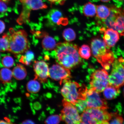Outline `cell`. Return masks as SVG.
I'll use <instances>...</instances> for the list:
<instances>
[{"instance_id":"cell-1","label":"cell","mask_w":124,"mask_h":124,"mask_svg":"<svg viewBox=\"0 0 124 124\" xmlns=\"http://www.w3.org/2000/svg\"><path fill=\"white\" fill-rule=\"evenodd\" d=\"M78 46L68 42L60 43L54 49V55L58 64L71 69L80 64L81 61Z\"/></svg>"},{"instance_id":"cell-2","label":"cell","mask_w":124,"mask_h":124,"mask_svg":"<svg viewBox=\"0 0 124 124\" xmlns=\"http://www.w3.org/2000/svg\"><path fill=\"white\" fill-rule=\"evenodd\" d=\"M91 47L93 55L105 70L109 69L114 61L115 57L112 51L108 48L103 40L94 38L92 40Z\"/></svg>"},{"instance_id":"cell-3","label":"cell","mask_w":124,"mask_h":124,"mask_svg":"<svg viewBox=\"0 0 124 124\" xmlns=\"http://www.w3.org/2000/svg\"><path fill=\"white\" fill-rule=\"evenodd\" d=\"M61 89L64 100L75 105L79 100H86L88 89L85 85L70 80H64Z\"/></svg>"},{"instance_id":"cell-4","label":"cell","mask_w":124,"mask_h":124,"mask_svg":"<svg viewBox=\"0 0 124 124\" xmlns=\"http://www.w3.org/2000/svg\"><path fill=\"white\" fill-rule=\"evenodd\" d=\"M9 32L10 35H9L8 52L17 55L27 52L30 45L27 38V34L25 31L20 30L15 31L13 29L10 28Z\"/></svg>"},{"instance_id":"cell-5","label":"cell","mask_w":124,"mask_h":124,"mask_svg":"<svg viewBox=\"0 0 124 124\" xmlns=\"http://www.w3.org/2000/svg\"><path fill=\"white\" fill-rule=\"evenodd\" d=\"M113 113H108L106 109L88 108L80 116L81 121L86 124H109Z\"/></svg>"},{"instance_id":"cell-6","label":"cell","mask_w":124,"mask_h":124,"mask_svg":"<svg viewBox=\"0 0 124 124\" xmlns=\"http://www.w3.org/2000/svg\"><path fill=\"white\" fill-rule=\"evenodd\" d=\"M111 8L110 15L103 22L108 28L114 29L119 35L124 36V12L115 7Z\"/></svg>"},{"instance_id":"cell-7","label":"cell","mask_w":124,"mask_h":124,"mask_svg":"<svg viewBox=\"0 0 124 124\" xmlns=\"http://www.w3.org/2000/svg\"><path fill=\"white\" fill-rule=\"evenodd\" d=\"M124 59L122 58L115 60L108 76L109 85L120 89L124 85Z\"/></svg>"},{"instance_id":"cell-8","label":"cell","mask_w":124,"mask_h":124,"mask_svg":"<svg viewBox=\"0 0 124 124\" xmlns=\"http://www.w3.org/2000/svg\"><path fill=\"white\" fill-rule=\"evenodd\" d=\"M108 76V73L104 69H99L94 71L90 78V89L99 93L103 91L109 85Z\"/></svg>"},{"instance_id":"cell-9","label":"cell","mask_w":124,"mask_h":124,"mask_svg":"<svg viewBox=\"0 0 124 124\" xmlns=\"http://www.w3.org/2000/svg\"><path fill=\"white\" fill-rule=\"evenodd\" d=\"M61 111L62 120L66 124H79L81 122V117L74 105L64 100Z\"/></svg>"},{"instance_id":"cell-10","label":"cell","mask_w":124,"mask_h":124,"mask_svg":"<svg viewBox=\"0 0 124 124\" xmlns=\"http://www.w3.org/2000/svg\"><path fill=\"white\" fill-rule=\"evenodd\" d=\"M86 100L88 108H99L106 109L108 108L106 100L101 97L99 93L92 89L88 90Z\"/></svg>"},{"instance_id":"cell-11","label":"cell","mask_w":124,"mask_h":124,"mask_svg":"<svg viewBox=\"0 0 124 124\" xmlns=\"http://www.w3.org/2000/svg\"><path fill=\"white\" fill-rule=\"evenodd\" d=\"M49 77L61 84L64 80L70 79L71 73L69 69L57 63L49 69Z\"/></svg>"},{"instance_id":"cell-12","label":"cell","mask_w":124,"mask_h":124,"mask_svg":"<svg viewBox=\"0 0 124 124\" xmlns=\"http://www.w3.org/2000/svg\"><path fill=\"white\" fill-rule=\"evenodd\" d=\"M33 68L35 79L42 82H46L49 77V69L47 63L43 60L35 61Z\"/></svg>"},{"instance_id":"cell-13","label":"cell","mask_w":124,"mask_h":124,"mask_svg":"<svg viewBox=\"0 0 124 124\" xmlns=\"http://www.w3.org/2000/svg\"><path fill=\"white\" fill-rule=\"evenodd\" d=\"M120 39L119 34L117 31L108 28L104 32L103 41L108 47H113Z\"/></svg>"},{"instance_id":"cell-14","label":"cell","mask_w":124,"mask_h":124,"mask_svg":"<svg viewBox=\"0 0 124 124\" xmlns=\"http://www.w3.org/2000/svg\"><path fill=\"white\" fill-rule=\"evenodd\" d=\"M47 18L49 22L52 25H65L68 22L67 19L63 17L62 12L57 9L51 10L48 14Z\"/></svg>"},{"instance_id":"cell-15","label":"cell","mask_w":124,"mask_h":124,"mask_svg":"<svg viewBox=\"0 0 124 124\" xmlns=\"http://www.w3.org/2000/svg\"><path fill=\"white\" fill-rule=\"evenodd\" d=\"M25 8L29 10H37L45 9L47 6L43 2V0H20Z\"/></svg>"},{"instance_id":"cell-16","label":"cell","mask_w":124,"mask_h":124,"mask_svg":"<svg viewBox=\"0 0 124 124\" xmlns=\"http://www.w3.org/2000/svg\"><path fill=\"white\" fill-rule=\"evenodd\" d=\"M120 93V89L109 85L103 91V94L106 100H112L118 97Z\"/></svg>"},{"instance_id":"cell-17","label":"cell","mask_w":124,"mask_h":124,"mask_svg":"<svg viewBox=\"0 0 124 124\" xmlns=\"http://www.w3.org/2000/svg\"><path fill=\"white\" fill-rule=\"evenodd\" d=\"M111 8L103 5H98L97 7V18L103 21L106 20L110 15Z\"/></svg>"},{"instance_id":"cell-18","label":"cell","mask_w":124,"mask_h":124,"mask_svg":"<svg viewBox=\"0 0 124 124\" xmlns=\"http://www.w3.org/2000/svg\"><path fill=\"white\" fill-rule=\"evenodd\" d=\"M13 77L18 80L24 79L27 76V72L26 69L23 65L18 64L14 68L13 71Z\"/></svg>"},{"instance_id":"cell-19","label":"cell","mask_w":124,"mask_h":124,"mask_svg":"<svg viewBox=\"0 0 124 124\" xmlns=\"http://www.w3.org/2000/svg\"><path fill=\"white\" fill-rule=\"evenodd\" d=\"M56 42L52 37L47 35L45 36L42 41L43 49L46 51H52L55 49L57 45Z\"/></svg>"},{"instance_id":"cell-20","label":"cell","mask_w":124,"mask_h":124,"mask_svg":"<svg viewBox=\"0 0 124 124\" xmlns=\"http://www.w3.org/2000/svg\"><path fill=\"white\" fill-rule=\"evenodd\" d=\"M97 7L93 4L90 2L87 3L84 6L83 13L85 16L92 17L96 14Z\"/></svg>"},{"instance_id":"cell-21","label":"cell","mask_w":124,"mask_h":124,"mask_svg":"<svg viewBox=\"0 0 124 124\" xmlns=\"http://www.w3.org/2000/svg\"><path fill=\"white\" fill-rule=\"evenodd\" d=\"M27 89L29 92L36 93L40 90L41 88V84L39 82L35 79L30 80L28 82L27 85Z\"/></svg>"},{"instance_id":"cell-22","label":"cell","mask_w":124,"mask_h":124,"mask_svg":"<svg viewBox=\"0 0 124 124\" xmlns=\"http://www.w3.org/2000/svg\"><path fill=\"white\" fill-rule=\"evenodd\" d=\"M0 79L2 83H9L12 80L13 76L12 71L7 68H2L1 70Z\"/></svg>"},{"instance_id":"cell-23","label":"cell","mask_w":124,"mask_h":124,"mask_svg":"<svg viewBox=\"0 0 124 124\" xmlns=\"http://www.w3.org/2000/svg\"><path fill=\"white\" fill-rule=\"evenodd\" d=\"M34 58V55L31 51H27L24 55L22 56L19 60L20 62L28 66L31 64Z\"/></svg>"},{"instance_id":"cell-24","label":"cell","mask_w":124,"mask_h":124,"mask_svg":"<svg viewBox=\"0 0 124 124\" xmlns=\"http://www.w3.org/2000/svg\"><path fill=\"white\" fill-rule=\"evenodd\" d=\"M79 54L81 58L85 59H89L91 55V51L89 46L83 45L79 49Z\"/></svg>"},{"instance_id":"cell-25","label":"cell","mask_w":124,"mask_h":124,"mask_svg":"<svg viewBox=\"0 0 124 124\" xmlns=\"http://www.w3.org/2000/svg\"><path fill=\"white\" fill-rule=\"evenodd\" d=\"M9 48V35L4 34L0 39V50L1 52H8Z\"/></svg>"},{"instance_id":"cell-26","label":"cell","mask_w":124,"mask_h":124,"mask_svg":"<svg viewBox=\"0 0 124 124\" xmlns=\"http://www.w3.org/2000/svg\"><path fill=\"white\" fill-rule=\"evenodd\" d=\"M62 35L64 39L68 42L73 41L76 38L75 32L70 28L65 29L63 32Z\"/></svg>"},{"instance_id":"cell-27","label":"cell","mask_w":124,"mask_h":124,"mask_svg":"<svg viewBox=\"0 0 124 124\" xmlns=\"http://www.w3.org/2000/svg\"><path fill=\"white\" fill-rule=\"evenodd\" d=\"M79 113H83L87 109L88 106L86 100H79L74 105Z\"/></svg>"},{"instance_id":"cell-28","label":"cell","mask_w":124,"mask_h":124,"mask_svg":"<svg viewBox=\"0 0 124 124\" xmlns=\"http://www.w3.org/2000/svg\"><path fill=\"white\" fill-rule=\"evenodd\" d=\"M62 120L61 116L54 115L49 116L45 121L46 124H59Z\"/></svg>"},{"instance_id":"cell-29","label":"cell","mask_w":124,"mask_h":124,"mask_svg":"<svg viewBox=\"0 0 124 124\" xmlns=\"http://www.w3.org/2000/svg\"><path fill=\"white\" fill-rule=\"evenodd\" d=\"M1 63L5 67L9 68L13 66L14 62L12 57L10 56H6L2 58Z\"/></svg>"},{"instance_id":"cell-30","label":"cell","mask_w":124,"mask_h":124,"mask_svg":"<svg viewBox=\"0 0 124 124\" xmlns=\"http://www.w3.org/2000/svg\"><path fill=\"white\" fill-rule=\"evenodd\" d=\"M109 124H123L124 119L122 116L117 113H113V116Z\"/></svg>"},{"instance_id":"cell-31","label":"cell","mask_w":124,"mask_h":124,"mask_svg":"<svg viewBox=\"0 0 124 124\" xmlns=\"http://www.w3.org/2000/svg\"><path fill=\"white\" fill-rule=\"evenodd\" d=\"M8 7L5 1L0 0V12L1 16H3L8 10Z\"/></svg>"},{"instance_id":"cell-32","label":"cell","mask_w":124,"mask_h":124,"mask_svg":"<svg viewBox=\"0 0 124 124\" xmlns=\"http://www.w3.org/2000/svg\"><path fill=\"white\" fill-rule=\"evenodd\" d=\"M48 0L52 3L63 5L64 4L66 0Z\"/></svg>"},{"instance_id":"cell-33","label":"cell","mask_w":124,"mask_h":124,"mask_svg":"<svg viewBox=\"0 0 124 124\" xmlns=\"http://www.w3.org/2000/svg\"><path fill=\"white\" fill-rule=\"evenodd\" d=\"M0 32L1 34L3 32L5 29V25L4 22L1 20L0 21Z\"/></svg>"},{"instance_id":"cell-34","label":"cell","mask_w":124,"mask_h":124,"mask_svg":"<svg viewBox=\"0 0 124 124\" xmlns=\"http://www.w3.org/2000/svg\"><path fill=\"white\" fill-rule=\"evenodd\" d=\"M22 124H35L34 122L31 120H27L23 122Z\"/></svg>"},{"instance_id":"cell-35","label":"cell","mask_w":124,"mask_h":124,"mask_svg":"<svg viewBox=\"0 0 124 124\" xmlns=\"http://www.w3.org/2000/svg\"><path fill=\"white\" fill-rule=\"evenodd\" d=\"M0 124H12L7 119L4 120H1L0 121Z\"/></svg>"},{"instance_id":"cell-36","label":"cell","mask_w":124,"mask_h":124,"mask_svg":"<svg viewBox=\"0 0 124 124\" xmlns=\"http://www.w3.org/2000/svg\"><path fill=\"white\" fill-rule=\"evenodd\" d=\"M102 2H108V1H110L111 0H100Z\"/></svg>"},{"instance_id":"cell-37","label":"cell","mask_w":124,"mask_h":124,"mask_svg":"<svg viewBox=\"0 0 124 124\" xmlns=\"http://www.w3.org/2000/svg\"><path fill=\"white\" fill-rule=\"evenodd\" d=\"M1 0L5 1V2H8V1L9 0Z\"/></svg>"},{"instance_id":"cell-38","label":"cell","mask_w":124,"mask_h":124,"mask_svg":"<svg viewBox=\"0 0 124 124\" xmlns=\"http://www.w3.org/2000/svg\"><path fill=\"white\" fill-rule=\"evenodd\" d=\"M79 124H85V123H84V122H80V123Z\"/></svg>"},{"instance_id":"cell-39","label":"cell","mask_w":124,"mask_h":124,"mask_svg":"<svg viewBox=\"0 0 124 124\" xmlns=\"http://www.w3.org/2000/svg\"><path fill=\"white\" fill-rule=\"evenodd\" d=\"M123 94H124V90H123Z\"/></svg>"},{"instance_id":"cell-40","label":"cell","mask_w":124,"mask_h":124,"mask_svg":"<svg viewBox=\"0 0 124 124\" xmlns=\"http://www.w3.org/2000/svg\"><path fill=\"white\" fill-rule=\"evenodd\" d=\"M118 0L120 1H122L124 0Z\"/></svg>"},{"instance_id":"cell-41","label":"cell","mask_w":124,"mask_h":124,"mask_svg":"<svg viewBox=\"0 0 124 124\" xmlns=\"http://www.w3.org/2000/svg\"><path fill=\"white\" fill-rule=\"evenodd\" d=\"M123 124H124V122H123Z\"/></svg>"},{"instance_id":"cell-42","label":"cell","mask_w":124,"mask_h":124,"mask_svg":"<svg viewBox=\"0 0 124 124\" xmlns=\"http://www.w3.org/2000/svg\"></svg>"}]
</instances>
